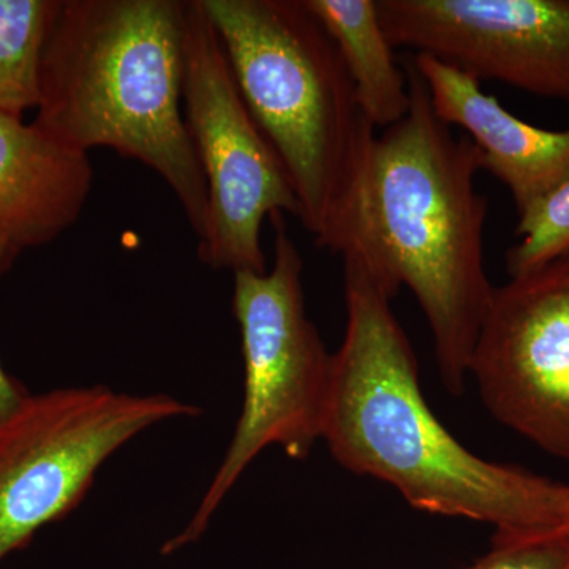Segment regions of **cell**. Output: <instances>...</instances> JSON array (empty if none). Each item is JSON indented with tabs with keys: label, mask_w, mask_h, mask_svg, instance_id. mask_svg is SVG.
I'll use <instances>...</instances> for the list:
<instances>
[{
	"label": "cell",
	"mask_w": 569,
	"mask_h": 569,
	"mask_svg": "<svg viewBox=\"0 0 569 569\" xmlns=\"http://www.w3.org/2000/svg\"><path fill=\"white\" fill-rule=\"evenodd\" d=\"M343 293L346 337L332 353L323 430L336 462L418 511L488 523L493 538L569 533V485L479 458L430 410L392 299L353 260H343Z\"/></svg>",
	"instance_id": "cell-1"
},
{
	"label": "cell",
	"mask_w": 569,
	"mask_h": 569,
	"mask_svg": "<svg viewBox=\"0 0 569 569\" xmlns=\"http://www.w3.org/2000/svg\"><path fill=\"white\" fill-rule=\"evenodd\" d=\"M406 71L410 110L370 142L346 208L317 246L356 261L391 299L411 291L441 381L460 396L496 288L485 261L481 153L438 119L418 71L410 63Z\"/></svg>",
	"instance_id": "cell-2"
},
{
	"label": "cell",
	"mask_w": 569,
	"mask_h": 569,
	"mask_svg": "<svg viewBox=\"0 0 569 569\" xmlns=\"http://www.w3.org/2000/svg\"><path fill=\"white\" fill-rule=\"evenodd\" d=\"M186 11L181 0H59L32 122L74 151L151 168L203 242L208 189L183 116Z\"/></svg>",
	"instance_id": "cell-3"
},
{
	"label": "cell",
	"mask_w": 569,
	"mask_h": 569,
	"mask_svg": "<svg viewBox=\"0 0 569 569\" xmlns=\"http://www.w3.org/2000/svg\"><path fill=\"white\" fill-rule=\"evenodd\" d=\"M201 3L318 244L346 208L376 138L339 50L305 0Z\"/></svg>",
	"instance_id": "cell-4"
},
{
	"label": "cell",
	"mask_w": 569,
	"mask_h": 569,
	"mask_svg": "<svg viewBox=\"0 0 569 569\" xmlns=\"http://www.w3.org/2000/svg\"><path fill=\"white\" fill-rule=\"evenodd\" d=\"M274 260L264 272H234L233 312L244 359V402L222 462L192 519L168 539L163 553L203 537L247 467L266 448L305 460L323 440L331 395L332 353L307 313L302 261L284 213L269 217Z\"/></svg>",
	"instance_id": "cell-5"
},
{
	"label": "cell",
	"mask_w": 569,
	"mask_h": 569,
	"mask_svg": "<svg viewBox=\"0 0 569 569\" xmlns=\"http://www.w3.org/2000/svg\"><path fill=\"white\" fill-rule=\"evenodd\" d=\"M198 413L176 397L102 385L31 392L0 426V563L73 511L123 445Z\"/></svg>",
	"instance_id": "cell-6"
},
{
	"label": "cell",
	"mask_w": 569,
	"mask_h": 569,
	"mask_svg": "<svg viewBox=\"0 0 569 569\" xmlns=\"http://www.w3.org/2000/svg\"><path fill=\"white\" fill-rule=\"evenodd\" d=\"M183 50V116L209 201L198 257L233 274L268 271L261 228L276 212L299 217L293 183L250 114L201 0L187 2Z\"/></svg>",
	"instance_id": "cell-7"
},
{
	"label": "cell",
	"mask_w": 569,
	"mask_h": 569,
	"mask_svg": "<svg viewBox=\"0 0 569 569\" xmlns=\"http://www.w3.org/2000/svg\"><path fill=\"white\" fill-rule=\"evenodd\" d=\"M468 376L500 425L569 462V250L493 288Z\"/></svg>",
	"instance_id": "cell-8"
},
{
	"label": "cell",
	"mask_w": 569,
	"mask_h": 569,
	"mask_svg": "<svg viewBox=\"0 0 569 569\" xmlns=\"http://www.w3.org/2000/svg\"><path fill=\"white\" fill-rule=\"evenodd\" d=\"M395 48L569 103V0H377Z\"/></svg>",
	"instance_id": "cell-9"
},
{
	"label": "cell",
	"mask_w": 569,
	"mask_h": 569,
	"mask_svg": "<svg viewBox=\"0 0 569 569\" xmlns=\"http://www.w3.org/2000/svg\"><path fill=\"white\" fill-rule=\"evenodd\" d=\"M440 121L459 127L481 153L482 170L507 187L518 220L569 178V123L545 130L516 118L481 81L432 56L411 54Z\"/></svg>",
	"instance_id": "cell-10"
},
{
	"label": "cell",
	"mask_w": 569,
	"mask_h": 569,
	"mask_svg": "<svg viewBox=\"0 0 569 569\" xmlns=\"http://www.w3.org/2000/svg\"><path fill=\"white\" fill-rule=\"evenodd\" d=\"M92 179L89 153L0 111V228L18 252L50 244L73 227Z\"/></svg>",
	"instance_id": "cell-11"
},
{
	"label": "cell",
	"mask_w": 569,
	"mask_h": 569,
	"mask_svg": "<svg viewBox=\"0 0 569 569\" xmlns=\"http://www.w3.org/2000/svg\"><path fill=\"white\" fill-rule=\"evenodd\" d=\"M305 6L335 41L367 121L376 129L402 121L410 110V84L381 26L377 0H305Z\"/></svg>",
	"instance_id": "cell-12"
},
{
	"label": "cell",
	"mask_w": 569,
	"mask_h": 569,
	"mask_svg": "<svg viewBox=\"0 0 569 569\" xmlns=\"http://www.w3.org/2000/svg\"><path fill=\"white\" fill-rule=\"evenodd\" d=\"M59 0H0V111L37 110L44 43Z\"/></svg>",
	"instance_id": "cell-13"
},
{
	"label": "cell",
	"mask_w": 569,
	"mask_h": 569,
	"mask_svg": "<svg viewBox=\"0 0 569 569\" xmlns=\"http://www.w3.org/2000/svg\"><path fill=\"white\" fill-rule=\"evenodd\" d=\"M519 241L509 247L508 274L518 276L569 250V178L523 219L518 220Z\"/></svg>",
	"instance_id": "cell-14"
},
{
	"label": "cell",
	"mask_w": 569,
	"mask_h": 569,
	"mask_svg": "<svg viewBox=\"0 0 569 569\" xmlns=\"http://www.w3.org/2000/svg\"><path fill=\"white\" fill-rule=\"evenodd\" d=\"M467 569H569V533L538 539L493 538Z\"/></svg>",
	"instance_id": "cell-15"
},
{
	"label": "cell",
	"mask_w": 569,
	"mask_h": 569,
	"mask_svg": "<svg viewBox=\"0 0 569 569\" xmlns=\"http://www.w3.org/2000/svg\"><path fill=\"white\" fill-rule=\"evenodd\" d=\"M20 252L11 244L9 234L0 228V276L9 271L11 263ZM31 396L28 388L10 376L0 362V426L7 421Z\"/></svg>",
	"instance_id": "cell-16"
}]
</instances>
